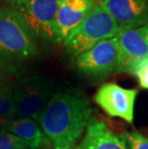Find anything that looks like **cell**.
<instances>
[{"label": "cell", "mask_w": 148, "mask_h": 149, "mask_svg": "<svg viewBox=\"0 0 148 149\" xmlns=\"http://www.w3.org/2000/svg\"><path fill=\"white\" fill-rule=\"evenodd\" d=\"M92 115L88 98L76 90L56 91L40 116L39 124L52 149H74Z\"/></svg>", "instance_id": "obj_1"}, {"label": "cell", "mask_w": 148, "mask_h": 149, "mask_svg": "<svg viewBox=\"0 0 148 149\" xmlns=\"http://www.w3.org/2000/svg\"><path fill=\"white\" fill-rule=\"evenodd\" d=\"M38 54L37 40L21 18L0 4V70L7 76L20 75Z\"/></svg>", "instance_id": "obj_2"}, {"label": "cell", "mask_w": 148, "mask_h": 149, "mask_svg": "<svg viewBox=\"0 0 148 149\" xmlns=\"http://www.w3.org/2000/svg\"><path fill=\"white\" fill-rule=\"evenodd\" d=\"M118 32L119 28L100 0L63 43L67 52L75 58L96 43L116 37Z\"/></svg>", "instance_id": "obj_3"}, {"label": "cell", "mask_w": 148, "mask_h": 149, "mask_svg": "<svg viewBox=\"0 0 148 149\" xmlns=\"http://www.w3.org/2000/svg\"><path fill=\"white\" fill-rule=\"evenodd\" d=\"M26 25L36 40L61 43L56 15L59 0H3Z\"/></svg>", "instance_id": "obj_4"}, {"label": "cell", "mask_w": 148, "mask_h": 149, "mask_svg": "<svg viewBox=\"0 0 148 149\" xmlns=\"http://www.w3.org/2000/svg\"><path fill=\"white\" fill-rule=\"evenodd\" d=\"M15 117L39 121L55 91L51 81L43 75L21 76L13 81Z\"/></svg>", "instance_id": "obj_5"}, {"label": "cell", "mask_w": 148, "mask_h": 149, "mask_svg": "<svg viewBox=\"0 0 148 149\" xmlns=\"http://www.w3.org/2000/svg\"><path fill=\"white\" fill-rule=\"evenodd\" d=\"M119 49L116 37L102 40L75 57L77 70L90 78H103L116 71Z\"/></svg>", "instance_id": "obj_6"}, {"label": "cell", "mask_w": 148, "mask_h": 149, "mask_svg": "<svg viewBox=\"0 0 148 149\" xmlns=\"http://www.w3.org/2000/svg\"><path fill=\"white\" fill-rule=\"evenodd\" d=\"M137 95L136 88H125L115 83H107L96 91L94 101L110 116L133 123Z\"/></svg>", "instance_id": "obj_7"}, {"label": "cell", "mask_w": 148, "mask_h": 149, "mask_svg": "<svg viewBox=\"0 0 148 149\" xmlns=\"http://www.w3.org/2000/svg\"><path fill=\"white\" fill-rule=\"evenodd\" d=\"M116 39L119 49L116 72L134 74L138 66L148 60V42L142 27L119 30Z\"/></svg>", "instance_id": "obj_8"}, {"label": "cell", "mask_w": 148, "mask_h": 149, "mask_svg": "<svg viewBox=\"0 0 148 149\" xmlns=\"http://www.w3.org/2000/svg\"><path fill=\"white\" fill-rule=\"evenodd\" d=\"M119 30L142 27L148 23V0H101Z\"/></svg>", "instance_id": "obj_9"}, {"label": "cell", "mask_w": 148, "mask_h": 149, "mask_svg": "<svg viewBox=\"0 0 148 149\" xmlns=\"http://www.w3.org/2000/svg\"><path fill=\"white\" fill-rule=\"evenodd\" d=\"M100 0H59L56 24L61 42L90 14Z\"/></svg>", "instance_id": "obj_10"}, {"label": "cell", "mask_w": 148, "mask_h": 149, "mask_svg": "<svg viewBox=\"0 0 148 149\" xmlns=\"http://www.w3.org/2000/svg\"><path fill=\"white\" fill-rule=\"evenodd\" d=\"M74 149H128L122 136L115 135L105 122L91 117L79 144Z\"/></svg>", "instance_id": "obj_11"}, {"label": "cell", "mask_w": 148, "mask_h": 149, "mask_svg": "<svg viewBox=\"0 0 148 149\" xmlns=\"http://www.w3.org/2000/svg\"><path fill=\"white\" fill-rule=\"evenodd\" d=\"M1 128L21 139L29 149H48L51 147L37 120L27 117H14L1 123Z\"/></svg>", "instance_id": "obj_12"}, {"label": "cell", "mask_w": 148, "mask_h": 149, "mask_svg": "<svg viewBox=\"0 0 148 149\" xmlns=\"http://www.w3.org/2000/svg\"><path fill=\"white\" fill-rule=\"evenodd\" d=\"M15 117L14 84L7 82L0 88V121L4 122Z\"/></svg>", "instance_id": "obj_13"}, {"label": "cell", "mask_w": 148, "mask_h": 149, "mask_svg": "<svg viewBox=\"0 0 148 149\" xmlns=\"http://www.w3.org/2000/svg\"><path fill=\"white\" fill-rule=\"evenodd\" d=\"M0 149H29L21 139L13 133L0 129Z\"/></svg>", "instance_id": "obj_14"}, {"label": "cell", "mask_w": 148, "mask_h": 149, "mask_svg": "<svg viewBox=\"0 0 148 149\" xmlns=\"http://www.w3.org/2000/svg\"><path fill=\"white\" fill-rule=\"evenodd\" d=\"M130 149H148V139L137 132L121 135Z\"/></svg>", "instance_id": "obj_15"}, {"label": "cell", "mask_w": 148, "mask_h": 149, "mask_svg": "<svg viewBox=\"0 0 148 149\" xmlns=\"http://www.w3.org/2000/svg\"><path fill=\"white\" fill-rule=\"evenodd\" d=\"M134 75L138 80L140 88L148 90V60L142 62L135 70Z\"/></svg>", "instance_id": "obj_16"}, {"label": "cell", "mask_w": 148, "mask_h": 149, "mask_svg": "<svg viewBox=\"0 0 148 149\" xmlns=\"http://www.w3.org/2000/svg\"><path fill=\"white\" fill-rule=\"evenodd\" d=\"M7 77H8L7 75L4 74L1 70H0V88H1L5 83H7V82H8L7 81Z\"/></svg>", "instance_id": "obj_17"}, {"label": "cell", "mask_w": 148, "mask_h": 149, "mask_svg": "<svg viewBox=\"0 0 148 149\" xmlns=\"http://www.w3.org/2000/svg\"><path fill=\"white\" fill-rule=\"evenodd\" d=\"M142 31H143V34H144V36H145V39L148 42V23L146 25H144V26H142Z\"/></svg>", "instance_id": "obj_18"}]
</instances>
